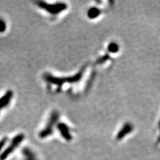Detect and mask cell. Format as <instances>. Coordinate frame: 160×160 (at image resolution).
<instances>
[{"label": "cell", "mask_w": 160, "mask_h": 160, "mask_svg": "<svg viewBox=\"0 0 160 160\" xmlns=\"http://www.w3.org/2000/svg\"><path fill=\"white\" fill-rule=\"evenodd\" d=\"M36 4L39 8L45 10V11L52 15L58 14L66 8V5L61 3L51 4L46 2L39 1L36 2Z\"/></svg>", "instance_id": "6da1fadb"}, {"label": "cell", "mask_w": 160, "mask_h": 160, "mask_svg": "<svg viewBox=\"0 0 160 160\" xmlns=\"http://www.w3.org/2000/svg\"><path fill=\"white\" fill-rule=\"evenodd\" d=\"M59 118V113L58 112L54 111L50 115L48 121L47 122L46 126H45L44 129H42L39 133V137L42 138H45L48 136H49L53 132V129L55 125H56L58 119Z\"/></svg>", "instance_id": "7a4b0ae2"}, {"label": "cell", "mask_w": 160, "mask_h": 160, "mask_svg": "<svg viewBox=\"0 0 160 160\" xmlns=\"http://www.w3.org/2000/svg\"><path fill=\"white\" fill-rule=\"evenodd\" d=\"M13 92L12 90H8L3 96L0 98V112L3 109L7 108L11 103L13 98Z\"/></svg>", "instance_id": "3957f363"}, {"label": "cell", "mask_w": 160, "mask_h": 160, "mask_svg": "<svg viewBox=\"0 0 160 160\" xmlns=\"http://www.w3.org/2000/svg\"><path fill=\"white\" fill-rule=\"evenodd\" d=\"M23 139H24V135L22 134V133L18 134V136H15L13 138V139H12V143H11V144H10V146L7 148V149L3 153V156L5 157L6 156H8V154L11 153L15 148L18 146V145L23 141Z\"/></svg>", "instance_id": "277c9868"}, {"label": "cell", "mask_w": 160, "mask_h": 160, "mask_svg": "<svg viewBox=\"0 0 160 160\" xmlns=\"http://www.w3.org/2000/svg\"><path fill=\"white\" fill-rule=\"evenodd\" d=\"M58 128L60 131L62 136L65 139H66L67 141H70V140L72 139V136L71 134H70L69 130L66 125H65L63 123H59L58 125Z\"/></svg>", "instance_id": "5b68a950"}, {"label": "cell", "mask_w": 160, "mask_h": 160, "mask_svg": "<svg viewBox=\"0 0 160 160\" xmlns=\"http://www.w3.org/2000/svg\"><path fill=\"white\" fill-rule=\"evenodd\" d=\"M132 130V127L131 125L129 124L126 125V126L123 127V128L122 130H120V132L118 133V136L116 137V139L117 140L122 139V138H123L125 136H126L127 134L131 132Z\"/></svg>", "instance_id": "8992f818"}, {"label": "cell", "mask_w": 160, "mask_h": 160, "mask_svg": "<svg viewBox=\"0 0 160 160\" xmlns=\"http://www.w3.org/2000/svg\"><path fill=\"white\" fill-rule=\"evenodd\" d=\"M7 29V23L5 20L0 18V33H3L6 31Z\"/></svg>", "instance_id": "52a82bcc"}, {"label": "cell", "mask_w": 160, "mask_h": 160, "mask_svg": "<svg viewBox=\"0 0 160 160\" xmlns=\"http://www.w3.org/2000/svg\"><path fill=\"white\" fill-rule=\"evenodd\" d=\"M99 10L98 9H90L89 16L90 18H95L99 14Z\"/></svg>", "instance_id": "ba28073f"}]
</instances>
